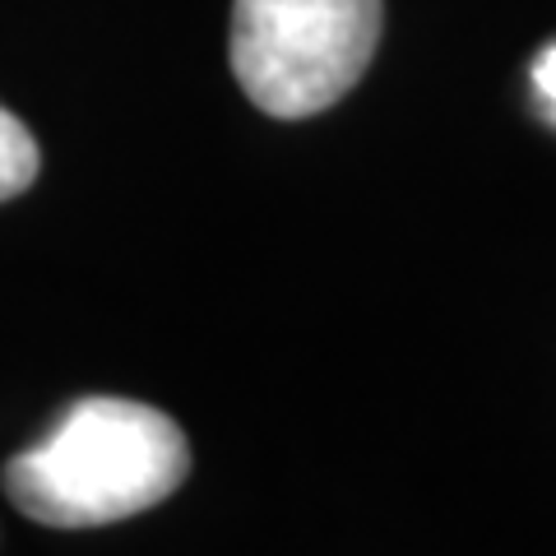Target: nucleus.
<instances>
[{"label": "nucleus", "instance_id": "nucleus-2", "mask_svg": "<svg viewBox=\"0 0 556 556\" xmlns=\"http://www.w3.org/2000/svg\"><path fill=\"white\" fill-rule=\"evenodd\" d=\"M380 0H232V75L265 116L306 121L367 75Z\"/></svg>", "mask_w": 556, "mask_h": 556}, {"label": "nucleus", "instance_id": "nucleus-3", "mask_svg": "<svg viewBox=\"0 0 556 556\" xmlns=\"http://www.w3.org/2000/svg\"><path fill=\"white\" fill-rule=\"evenodd\" d=\"M42 172V149L10 108H0V204L24 195Z\"/></svg>", "mask_w": 556, "mask_h": 556}, {"label": "nucleus", "instance_id": "nucleus-1", "mask_svg": "<svg viewBox=\"0 0 556 556\" xmlns=\"http://www.w3.org/2000/svg\"><path fill=\"white\" fill-rule=\"evenodd\" d=\"M190 473L186 431L139 399H75L42 441L20 450L0 486L10 506L47 529H102L144 515Z\"/></svg>", "mask_w": 556, "mask_h": 556}, {"label": "nucleus", "instance_id": "nucleus-4", "mask_svg": "<svg viewBox=\"0 0 556 556\" xmlns=\"http://www.w3.org/2000/svg\"><path fill=\"white\" fill-rule=\"evenodd\" d=\"M533 93H538V108H543V116L556 126V42L538 51V61H533Z\"/></svg>", "mask_w": 556, "mask_h": 556}]
</instances>
